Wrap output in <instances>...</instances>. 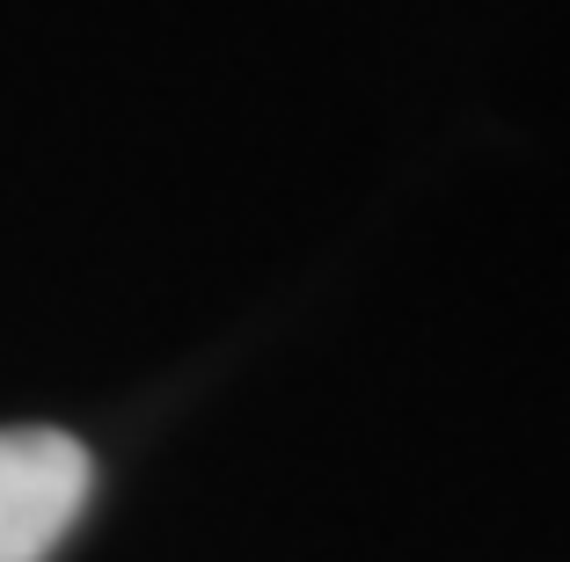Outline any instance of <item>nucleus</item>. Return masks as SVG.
Instances as JSON below:
<instances>
[{
    "mask_svg": "<svg viewBox=\"0 0 570 562\" xmlns=\"http://www.w3.org/2000/svg\"><path fill=\"white\" fill-rule=\"evenodd\" d=\"M88 453L67 431H0V562H45L88 504Z\"/></svg>",
    "mask_w": 570,
    "mask_h": 562,
    "instance_id": "obj_1",
    "label": "nucleus"
}]
</instances>
